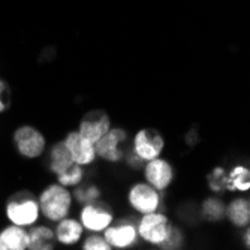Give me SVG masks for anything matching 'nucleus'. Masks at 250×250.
Masks as SVG:
<instances>
[{
  "label": "nucleus",
  "instance_id": "f257e3e1",
  "mask_svg": "<svg viewBox=\"0 0 250 250\" xmlns=\"http://www.w3.org/2000/svg\"><path fill=\"white\" fill-rule=\"evenodd\" d=\"M38 202H39L41 214L45 219L50 222H59L71 211L72 193L67 190V188L59 183L48 185L41 192Z\"/></svg>",
  "mask_w": 250,
  "mask_h": 250
},
{
  "label": "nucleus",
  "instance_id": "f03ea898",
  "mask_svg": "<svg viewBox=\"0 0 250 250\" xmlns=\"http://www.w3.org/2000/svg\"><path fill=\"white\" fill-rule=\"evenodd\" d=\"M41 208L38 198L29 190H18L9 196L6 202V217L11 223L22 226H32L38 222Z\"/></svg>",
  "mask_w": 250,
  "mask_h": 250
},
{
  "label": "nucleus",
  "instance_id": "7ed1b4c3",
  "mask_svg": "<svg viewBox=\"0 0 250 250\" xmlns=\"http://www.w3.org/2000/svg\"><path fill=\"white\" fill-rule=\"evenodd\" d=\"M174 223L162 211H153L143 214V217L136 222L138 237L151 246L161 247L172 231Z\"/></svg>",
  "mask_w": 250,
  "mask_h": 250
},
{
  "label": "nucleus",
  "instance_id": "20e7f679",
  "mask_svg": "<svg viewBox=\"0 0 250 250\" xmlns=\"http://www.w3.org/2000/svg\"><path fill=\"white\" fill-rule=\"evenodd\" d=\"M127 202L133 211L138 214H147L153 211H161L162 195L157 189L150 186L147 181H140L129 188Z\"/></svg>",
  "mask_w": 250,
  "mask_h": 250
},
{
  "label": "nucleus",
  "instance_id": "39448f33",
  "mask_svg": "<svg viewBox=\"0 0 250 250\" xmlns=\"http://www.w3.org/2000/svg\"><path fill=\"white\" fill-rule=\"evenodd\" d=\"M136 219L123 217L119 220H112V223L104 231V237L111 249H130L138 244V229H136Z\"/></svg>",
  "mask_w": 250,
  "mask_h": 250
},
{
  "label": "nucleus",
  "instance_id": "423d86ee",
  "mask_svg": "<svg viewBox=\"0 0 250 250\" xmlns=\"http://www.w3.org/2000/svg\"><path fill=\"white\" fill-rule=\"evenodd\" d=\"M12 141L18 154L26 159H36L42 156L47 147V140H45L43 133L30 125L20 126L14 132Z\"/></svg>",
  "mask_w": 250,
  "mask_h": 250
},
{
  "label": "nucleus",
  "instance_id": "0eeeda50",
  "mask_svg": "<svg viewBox=\"0 0 250 250\" xmlns=\"http://www.w3.org/2000/svg\"><path fill=\"white\" fill-rule=\"evenodd\" d=\"M114 220L112 208L101 199L87 202L83 206L80 213V222L83 228L90 232H104Z\"/></svg>",
  "mask_w": 250,
  "mask_h": 250
},
{
  "label": "nucleus",
  "instance_id": "6e6552de",
  "mask_svg": "<svg viewBox=\"0 0 250 250\" xmlns=\"http://www.w3.org/2000/svg\"><path fill=\"white\" fill-rule=\"evenodd\" d=\"M127 132L123 127H112L95 143L96 156L108 162H120L126 153Z\"/></svg>",
  "mask_w": 250,
  "mask_h": 250
},
{
  "label": "nucleus",
  "instance_id": "1a4fd4ad",
  "mask_svg": "<svg viewBox=\"0 0 250 250\" xmlns=\"http://www.w3.org/2000/svg\"><path fill=\"white\" fill-rule=\"evenodd\" d=\"M165 148V138L154 127L140 129L133 136L132 150L138 154L144 162L159 157Z\"/></svg>",
  "mask_w": 250,
  "mask_h": 250
},
{
  "label": "nucleus",
  "instance_id": "9d476101",
  "mask_svg": "<svg viewBox=\"0 0 250 250\" xmlns=\"http://www.w3.org/2000/svg\"><path fill=\"white\" fill-rule=\"evenodd\" d=\"M143 169H144L146 181L150 186L157 189L159 192L167 190L172 185L174 177H175V171H174L172 164L161 156L146 162Z\"/></svg>",
  "mask_w": 250,
  "mask_h": 250
},
{
  "label": "nucleus",
  "instance_id": "9b49d317",
  "mask_svg": "<svg viewBox=\"0 0 250 250\" xmlns=\"http://www.w3.org/2000/svg\"><path fill=\"white\" fill-rule=\"evenodd\" d=\"M109 129H111V119L108 116V112L104 109H92L85 112L78 126V132L93 144L99 141Z\"/></svg>",
  "mask_w": 250,
  "mask_h": 250
},
{
  "label": "nucleus",
  "instance_id": "f8f14e48",
  "mask_svg": "<svg viewBox=\"0 0 250 250\" xmlns=\"http://www.w3.org/2000/svg\"><path fill=\"white\" fill-rule=\"evenodd\" d=\"M63 141L67 150H69L75 164L81 167H87V165H92L96 161L98 156H96L95 144L92 141H88L87 138H84L78 130L69 132Z\"/></svg>",
  "mask_w": 250,
  "mask_h": 250
},
{
  "label": "nucleus",
  "instance_id": "ddd939ff",
  "mask_svg": "<svg viewBox=\"0 0 250 250\" xmlns=\"http://www.w3.org/2000/svg\"><path fill=\"white\" fill-rule=\"evenodd\" d=\"M83 232H84V228L81 222L66 216L57 222L54 235H56V241H59L60 244L74 246L83 238Z\"/></svg>",
  "mask_w": 250,
  "mask_h": 250
},
{
  "label": "nucleus",
  "instance_id": "4468645a",
  "mask_svg": "<svg viewBox=\"0 0 250 250\" xmlns=\"http://www.w3.org/2000/svg\"><path fill=\"white\" fill-rule=\"evenodd\" d=\"M29 247V234L18 225L6 226L0 231V250H26Z\"/></svg>",
  "mask_w": 250,
  "mask_h": 250
},
{
  "label": "nucleus",
  "instance_id": "2eb2a0df",
  "mask_svg": "<svg viewBox=\"0 0 250 250\" xmlns=\"http://www.w3.org/2000/svg\"><path fill=\"white\" fill-rule=\"evenodd\" d=\"M225 216L228 220L237 226V228H246L250 223V201L249 198L240 196L229 202L228 207H225Z\"/></svg>",
  "mask_w": 250,
  "mask_h": 250
},
{
  "label": "nucleus",
  "instance_id": "dca6fc26",
  "mask_svg": "<svg viewBox=\"0 0 250 250\" xmlns=\"http://www.w3.org/2000/svg\"><path fill=\"white\" fill-rule=\"evenodd\" d=\"M74 159L67 150L64 141H59L56 144H53L50 154H48V169L54 174L59 175L62 172H64L67 168H71L74 165Z\"/></svg>",
  "mask_w": 250,
  "mask_h": 250
},
{
  "label": "nucleus",
  "instance_id": "f3484780",
  "mask_svg": "<svg viewBox=\"0 0 250 250\" xmlns=\"http://www.w3.org/2000/svg\"><path fill=\"white\" fill-rule=\"evenodd\" d=\"M29 234V247L30 250H53L54 249V243H56V235L54 231L50 228V226L45 225H39V226H33Z\"/></svg>",
  "mask_w": 250,
  "mask_h": 250
},
{
  "label": "nucleus",
  "instance_id": "a211bd4d",
  "mask_svg": "<svg viewBox=\"0 0 250 250\" xmlns=\"http://www.w3.org/2000/svg\"><path fill=\"white\" fill-rule=\"evenodd\" d=\"M250 169L246 165H235L226 174V190L228 192H249Z\"/></svg>",
  "mask_w": 250,
  "mask_h": 250
},
{
  "label": "nucleus",
  "instance_id": "6ab92c4d",
  "mask_svg": "<svg viewBox=\"0 0 250 250\" xmlns=\"http://www.w3.org/2000/svg\"><path fill=\"white\" fill-rule=\"evenodd\" d=\"M201 216L207 222H220L225 217V204L220 198H207L201 206Z\"/></svg>",
  "mask_w": 250,
  "mask_h": 250
},
{
  "label": "nucleus",
  "instance_id": "aec40b11",
  "mask_svg": "<svg viewBox=\"0 0 250 250\" xmlns=\"http://www.w3.org/2000/svg\"><path fill=\"white\" fill-rule=\"evenodd\" d=\"M84 167L78 165V164H74L71 168H67L64 172L56 175L57 178V183L64 186V188H75L78 185L83 183L84 180Z\"/></svg>",
  "mask_w": 250,
  "mask_h": 250
},
{
  "label": "nucleus",
  "instance_id": "412c9836",
  "mask_svg": "<svg viewBox=\"0 0 250 250\" xmlns=\"http://www.w3.org/2000/svg\"><path fill=\"white\" fill-rule=\"evenodd\" d=\"M226 174L228 169L223 167H216L207 174V185L214 193H223L226 192Z\"/></svg>",
  "mask_w": 250,
  "mask_h": 250
},
{
  "label": "nucleus",
  "instance_id": "4be33fe9",
  "mask_svg": "<svg viewBox=\"0 0 250 250\" xmlns=\"http://www.w3.org/2000/svg\"><path fill=\"white\" fill-rule=\"evenodd\" d=\"M102 190L95 186V185H85V186H75V190L72 193V198H75L77 202L80 204H87V202H93L96 199H101Z\"/></svg>",
  "mask_w": 250,
  "mask_h": 250
},
{
  "label": "nucleus",
  "instance_id": "5701e85b",
  "mask_svg": "<svg viewBox=\"0 0 250 250\" xmlns=\"http://www.w3.org/2000/svg\"><path fill=\"white\" fill-rule=\"evenodd\" d=\"M185 244V234L181 231V228H178L177 225L172 226V231L169 234V237L167 238V241L161 246V249L165 250H175V249H181Z\"/></svg>",
  "mask_w": 250,
  "mask_h": 250
},
{
  "label": "nucleus",
  "instance_id": "b1692460",
  "mask_svg": "<svg viewBox=\"0 0 250 250\" xmlns=\"http://www.w3.org/2000/svg\"><path fill=\"white\" fill-rule=\"evenodd\" d=\"M83 250H111V246L106 243L105 237L98 235V232H92L84 240Z\"/></svg>",
  "mask_w": 250,
  "mask_h": 250
},
{
  "label": "nucleus",
  "instance_id": "393cba45",
  "mask_svg": "<svg viewBox=\"0 0 250 250\" xmlns=\"http://www.w3.org/2000/svg\"><path fill=\"white\" fill-rule=\"evenodd\" d=\"M11 105V88L5 80L0 78V112H5Z\"/></svg>",
  "mask_w": 250,
  "mask_h": 250
},
{
  "label": "nucleus",
  "instance_id": "a878e982",
  "mask_svg": "<svg viewBox=\"0 0 250 250\" xmlns=\"http://www.w3.org/2000/svg\"><path fill=\"white\" fill-rule=\"evenodd\" d=\"M125 161H126V165L130 168V169H135V171H138V169H143L144 168V165H146V162L143 161V159L136 154L132 148L130 150H126V153H125Z\"/></svg>",
  "mask_w": 250,
  "mask_h": 250
},
{
  "label": "nucleus",
  "instance_id": "bb28decb",
  "mask_svg": "<svg viewBox=\"0 0 250 250\" xmlns=\"http://www.w3.org/2000/svg\"><path fill=\"white\" fill-rule=\"evenodd\" d=\"M196 141H198V132H196V129H192V130L186 135V143H188L189 146H195Z\"/></svg>",
  "mask_w": 250,
  "mask_h": 250
},
{
  "label": "nucleus",
  "instance_id": "cd10ccee",
  "mask_svg": "<svg viewBox=\"0 0 250 250\" xmlns=\"http://www.w3.org/2000/svg\"><path fill=\"white\" fill-rule=\"evenodd\" d=\"M243 240H244V246H246V249H249V246H250V229H249V226H246V228H244Z\"/></svg>",
  "mask_w": 250,
  "mask_h": 250
}]
</instances>
